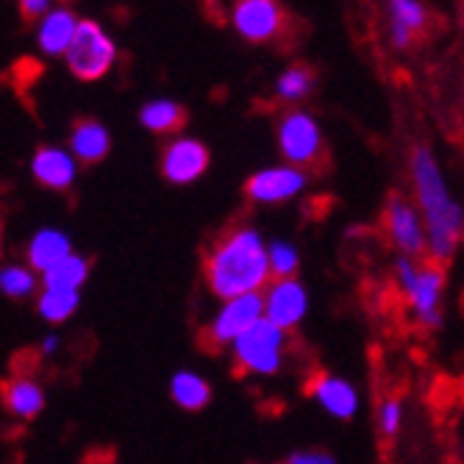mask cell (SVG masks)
<instances>
[{"label":"cell","mask_w":464,"mask_h":464,"mask_svg":"<svg viewBox=\"0 0 464 464\" xmlns=\"http://www.w3.org/2000/svg\"><path fill=\"white\" fill-rule=\"evenodd\" d=\"M409 179L411 195L420 208V218L426 226L429 239V259L445 265L461 237H464V206L456 200L442 164L437 161L429 145H414L409 153Z\"/></svg>","instance_id":"1"},{"label":"cell","mask_w":464,"mask_h":464,"mask_svg":"<svg viewBox=\"0 0 464 464\" xmlns=\"http://www.w3.org/2000/svg\"><path fill=\"white\" fill-rule=\"evenodd\" d=\"M203 281L218 301L262 295L273 281L265 237L253 226L223 231L203 256Z\"/></svg>","instance_id":"2"},{"label":"cell","mask_w":464,"mask_h":464,"mask_svg":"<svg viewBox=\"0 0 464 464\" xmlns=\"http://www.w3.org/2000/svg\"><path fill=\"white\" fill-rule=\"evenodd\" d=\"M395 281L417 325L434 331L442 325V298H445V270L434 259L398 256Z\"/></svg>","instance_id":"3"},{"label":"cell","mask_w":464,"mask_h":464,"mask_svg":"<svg viewBox=\"0 0 464 464\" xmlns=\"http://www.w3.org/2000/svg\"><path fill=\"white\" fill-rule=\"evenodd\" d=\"M237 372L273 378L281 372L289 351V334L270 320H259L250 331H245L239 340L228 348Z\"/></svg>","instance_id":"4"},{"label":"cell","mask_w":464,"mask_h":464,"mask_svg":"<svg viewBox=\"0 0 464 464\" xmlns=\"http://www.w3.org/2000/svg\"><path fill=\"white\" fill-rule=\"evenodd\" d=\"M276 142L284 156V164L312 170L325 161V140L314 114L304 109H286L276 125Z\"/></svg>","instance_id":"5"},{"label":"cell","mask_w":464,"mask_h":464,"mask_svg":"<svg viewBox=\"0 0 464 464\" xmlns=\"http://www.w3.org/2000/svg\"><path fill=\"white\" fill-rule=\"evenodd\" d=\"M259 320H265V298L262 295H242V298L220 301V309L203 328L200 343L208 351L231 348L245 331H250Z\"/></svg>","instance_id":"6"},{"label":"cell","mask_w":464,"mask_h":464,"mask_svg":"<svg viewBox=\"0 0 464 464\" xmlns=\"http://www.w3.org/2000/svg\"><path fill=\"white\" fill-rule=\"evenodd\" d=\"M117 62V45L111 36L95 23V20H81L75 39L67 51L70 72L81 81H98L103 78Z\"/></svg>","instance_id":"7"},{"label":"cell","mask_w":464,"mask_h":464,"mask_svg":"<svg viewBox=\"0 0 464 464\" xmlns=\"http://www.w3.org/2000/svg\"><path fill=\"white\" fill-rule=\"evenodd\" d=\"M382 220H384V234H387L390 245L401 253V256H409V259L429 256L426 226H423L420 208L411 198H406L401 192L390 195Z\"/></svg>","instance_id":"8"},{"label":"cell","mask_w":464,"mask_h":464,"mask_svg":"<svg viewBox=\"0 0 464 464\" xmlns=\"http://www.w3.org/2000/svg\"><path fill=\"white\" fill-rule=\"evenodd\" d=\"M286 9L278 0H234L231 25L250 42V45H267L286 31Z\"/></svg>","instance_id":"9"},{"label":"cell","mask_w":464,"mask_h":464,"mask_svg":"<svg viewBox=\"0 0 464 464\" xmlns=\"http://www.w3.org/2000/svg\"><path fill=\"white\" fill-rule=\"evenodd\" d=\"M309 187V173L292 164L262 167L245 181V198L256 206H281L298 198Z\"/></svg>","instance_id":"10"},{"label":"cell","mask_w":464,"mask_h":464,"mask_svg":"<svg viewBox=\"0 0 464 464\" xmlns=\"http://www.w3.org/2000/svg\"><path fill=\"white\" fill-rule=\"evenodd\" d=\"M265 320L284 328L286 334L298 331L309 314V289L301 278H273L265 292Z\"/></svg>","instance_id":"11"},{"label":"cell","mask_w":464,"mask_h":464,"mask_svg":"<svg viewBox=\"0 0 464 464\" xmlns=\"http://www.w3.org/2000/svg\"><path fill=\"white\" fill-rule=\"evenodd\" d=\"M208 161H212V153L200 140L173 137L161 150V176L176 187H187L206 176Z\"/></svg>","instance_id":"12"},{"label":"cell","mask_w":464,"mask_h":464,"mask_svg":"<svg viewBox=\"0 0 464 464\" xmlns=\"http://www.w3.org/2000/svg\"><path fill=\"white\" fill-rule=\"evenodd\" d=\"M306 395L331 417L336 420H351L359 411V390L343 375L334 372H314L306 384Z\"/></svg>","instance_id":"13"},{"label":"cell","mask_w":464,"mask_h":464,"mask_svg":"<svg viewBox=\"0 0 464 464\" xmlns=\"http://www.w3.org/2000/svg\"><path fill=\"white\" fill-rule=\"evenodd\" d=\"M426 28L429 9L423 0H387V39L395 51H409Z\"/></svg>","instance_id":"14"},{"label":"cell","mask_w":464,"mask_h":464,"mask_svg":"<svg viewBox=\"0 0 464 464\" xmlns=\"http://www.w3.org/2000/svg\"><path fill=\"white\" fill-rule=\"evenodd\" d=\"M34 179L56 192H64L72 187L75 176H78V167H75V156L62 150V148H39L34 156Z\"/></svg>","instance_id":"15"},{"label":"cell","mask_w":464,"mask_h":464,"mask_svg":"<svg viewBox=\"0 0 464 464\" xmlns=\"http://www.w3.org/2000/svg\"><path fill=\"white\" fill-rule=\"evenodd\" d=\"M109 148H111V137L103 122H98L92 117L75 120L72 134H70V153L75 156V161L98 164L109 156Z\"/></svg>","instance_id":"16"},{"label":"cell","mask_w":464,"mask_h":464,"mask_svg":"<svg viewBox=\"0 0 464 464\" xmlns=\"http://www.w3.org/2000/svg\"><path fill=\"white\" fill-rule=\"evenodd\" d=\"M0 398H4V406L20 420H34L42 409H45V392L25 375L6 378V382L0 384Z\"/></svg>","instance_id":"17"},{"label":"cell","mask_w":464,"mask_h":464,"mask_svg":"<svg viewBox=\"0 0 464 464\" xmlns=\"http://www.w3.org/2000/svg\"><path fill=\"white\" fill-rule=\"evenodd\" d=\"M72 253V245H70V237L56 231V228H42L39 234H34L31 245H28V267L34 273H42L45 276L51 267H56L62 259H67Z\"/></svg>","instance_id":"18"},{"label":"cell","mask_w":464,"mask_h":464,"mask_svg":"<svg viewBox=\"0 0 464 464\" xmlns=\"http://www.w3.org/2000/svg\"><path fill=\"white\" fill-rule=\"evenodd\" d=\"M78 17L70 12V9H56V12H48L45 23L39 28V45L48 56H62L70 51L72 39H75V31H78Z\"/></svg>","instance_id":"19"},{"label":"cell","mask_w":464,"mask_h":464,"mask_svg":"<svg viewBox=\"0 0 464 464\" xmlns=\"http://www.w3.org/2000/svg\"><path fill=\"white\" fill-rule=\"evenodd\" d=\"M170 398L184 411H200L212 403V384L195 370H179L170 378Z\"/></svg>","instance_id":"20"},{"label":"cell","mask_w":464,"mask_h":464,"mask_svg":"<svg viewBox=\"0 0 464 464\" xmlns=\"http://www.w3.org/2000/svg\"><path fill=\"white\" fill-rule=\"evenodd\" d=\"M140 122L150 134H179L187 122V111L170 98H156L140 109Z\"/></svg>","instance_id":"21"},{"label":"cell","mask_w":464,"mask_h":464,"mask_svg":"<svg viewBox=\"0 0 464 464\" xmlns=\"http://www.w3.org/2000/svg\"><path fill=\"white\" fill-rule=\"evenodd\" d=\"M314 92V70L306 64H292L276 78V98L286 106H298Z\"/></svg>","instance_id":"22"},{"label":"cell","mask_w":464,"mask_h":464,"mask_svg":"<svg viewBox=\"0 0 464 464\" xmlns=\"http://www.w3.org/2000/svg\"><path fill=\"white\" fill-rule=\"evenodd\" d=\"M87 278H90V262L78 256V253H70L67 259H62L56 267H51L42 276V284H45V289H78Z\"/></svg>","instance_id":"23"},{"label":"cell","mask_w":464,"mask_h":464,"mask_svg":"<svg viewBox=\"0 0 464 464\" xmlns=\"http://www.w3.org/2000/svg\"><path fill=\"white\" fill-rule=\"evenodd\" d=\"M78 304H81L78 289H42L36 309L48 323H64L75 314Z\"/></svg>","instance_id":"24"},{"label":"cell","mask_w":464,"mask_h":464,"mask_svg":"<svg viewBox=\"0 0 464 464\" xmlns=\"http://www.w3.org/2000/svg\"><path fill=\"white\" fill-rule=\"evenodd\" d=\"M267 259H270V276L273 278H298L301 270V250L289 239H273L267 242Z\"/></svg>","instance_id":"25"},{"label":"cell","mask_w":464,"mask_h":464,"mask_svg":"<svg viewBox=\"0 0 464 464\" xmlns=\"http://www.w3.org/2000/svg\"><path fill=\"white\" fill-rule=\"evenodd\" d=\"M403 420H406V406L401 398L390 395L384 398L382 403H378V411H375V426H378V434H382V440L392 442L401 429H403Z\"/></svg>","instance_id":"26"},{"label":"cell","mask_w":464,"mask_h":464,"mask_svg":"<svg viewBox=\"0 0 464 464\" xmlns=\"http://www.w3.org/2000/svg\"><path fill=\"white\" fill-rule=\"evenodd\" d=\"M0 289H4L9 298H28L36 289V273L23 265H9L0 270Z\"/></svg>","instance_id":"27"},{"label":"cell","mask_w":464,"mask_h":464,"mask_svg":"<svg viewBox=\"0 0 464 464\" xmlns=\"http://www.w3.org/2000/svg\"><path fill=\"white\" fill-rule=\"evenodd\" d=\"M284 464H340V461H336L328 450L312 448V450H295V453H289Z\"/></svg>","instance_id":"28"},{"label":"cell","mask_w":464,"mask_h":464,"mask_svg":"<svg viewBox=\"0 0 464 464\" xmlns=\"http://www.w3.org/2000/svg\"><path fill=\"white\" fill-rule=\"evenodd\" d=\"M53 0H17V6H20V14L25 23H34L36 17H42L48 9H51Z\"/></svg>","instance_id":"29"},{"label":"cell","mask_w":464,"mask_h":464,"mask_svg":"<svg viewBox=\"0 0 464 464\" xmlns=\"http://www.w3.org/2000/svg\"><path fill=\"white\" fill-rule=\"evenodd\" d=\"M56 348H59V340H56V336H48V340L42 343V353H45V356H51Z\"/></svg>","instance_id":"30"},{"label":"cell","mask_w":464,"mask_h":464,"mask_svg":"<svg viewBox=\"0 0 464 464\" xmlns=\"http://www.w3.org/2000/svg\"><path fill=\"white\" fill-rule=\"evenodd\" d=\"M459 390H461V395H464V372H461V378H459Z\"/></svg>","instance_id":"31"}]
</instances>
